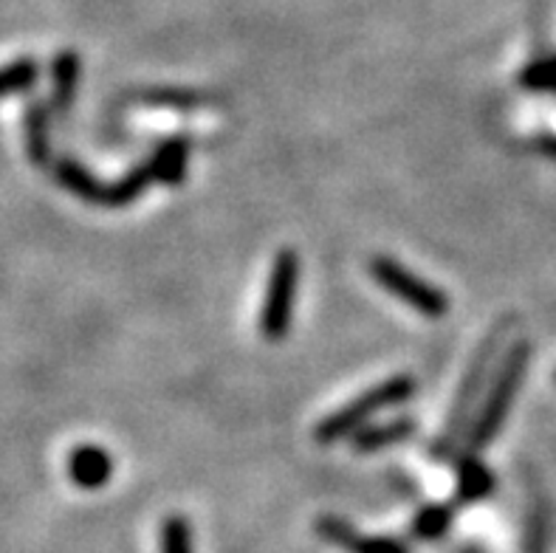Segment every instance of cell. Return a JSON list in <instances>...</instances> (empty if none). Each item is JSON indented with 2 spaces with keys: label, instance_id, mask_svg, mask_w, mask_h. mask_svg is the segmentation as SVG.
<instances>
[{
  "label": "cell",
  "instance_id": "cell-1",
  "mask_svg": "<svg viewBox=\"0 0 556 553\" xmlns=\"http://www.w3.org/2000/svg\"><path fill=\"white\" fill-rule=\"evenodd\" d=\"M515 325V316H501L483 337V342L478 344L475 356L469 359V367H466L458 392H455V399L450 404L446 424L430 447L432 461H452L458 455L460 443L469 438V429L475 424V404H478L480 392L486 390V385H492L497 365H501V353L508 351V337H511Z\"/></svg>",
  "mask_w": 556,
  "mask_h": 553
},
{
  "label": "cell",
  "instance_id": "cell-2",
  "mask_svg": "<svg viewBox=\"0 0 556 553\" xmlns=\"http://www.w3.org/2000/svg\"><path fill=\"white\" fill-rule=\"evenodd\" d=\"M529 359L531 348L526 342H515L503 353L497 373H494L492 385H489L486 401L480 406V413L475 415V424L469 429V438H466V452L469 455H480L483 449L492 447V441L503 429L508 410L515 404L517 390L522 385V376H526V367H529Z\"/></svg>",
  "mask_w": 556,
  "mask_h": 553
},
{
  "label": "cell",
  "instance_id": "cell-3",
  "mask_svg": "<svg viewBox=\"0 0 556 553\" xmlns=\"http://www.w3.org/2000/svg\"><path fill=\"white\" fill-rule=\"evenodd\" d=\"M413 392H416V378L407 376V373L384 378L379 385L367 387L362 395L348 401L345 406H339L337 413H331L328 418L319 420L317 429H314V438H317L319 447H331V443L353 438V435L359 432L362 427H367L376 415L390 410V406L404 404Z\"/></svg>",
  "mask_w": 556,
  "mask_h": 553
},
{
  "label": "cell",
  "instance_id": "cell-4",
  "mask_svg": "<svg viewBox=\"0 0 556 553\" xmlns=\"http://www.w3.org/2000/svg\"><path fill=\"white\" fill-rule=\"evenodd\" d=\"M296 286H300V257H296L294 249H280L275 254L271 272H268L261 323H257L268 342H280V339L289 337L291 319H294Z\"/></svg>",
  "mask_w": 556,
  "mask_h": 553
},
{
  "label": "cell",
  "instance_id": "cell-5",
  "mask_svg": "<svg viewBox=\"0 0 556 553\" xmlns=\"http://www.w3.org/2000/svg\"><path fill=\"white\" fill-rule=\"evenodd\" d=\"M367 272L388 294H393L395 300L404 302L407 309L418 311L427 319H441L450 311V297L441 288L418 277L416 272H409L407 266H402L399 260L388 257V254H376L367 263Z\"/></svg>",
  "mask_w": 556,
  "mask_h": 553
},
{
  "label": "cell",
  "instance_id": "cell-6",
  "mask_svg": "<svg viewBox=\"0 0 556 553\" xmlns=\"http://www.w3.org/2000/svg\"><path fill=\"white\" fill-rule=\"evenodd\" d=\"M314 528L325 542H331L348 553H407L402 542L390 540V537H365L339 517H319Z\"/></svg>",
  "mask_w": 556,
  "mask_h": 553
},
{
  "label": "cell",
  "instance_id": "cell-7",
  "mask_svg": "<svg viewBox=\"0 0 556 553\" xmlns=\"http://www.w3.org/2000/svg\"><path fill=\"white\" fill-rule=\"evenodd\" d=\"M113 475V461L102 447H93V443H85L77 447L68 457V477L71 483L79 486L85 491L102 489L108 486Z\"/></svg>",
  "mask_w": 556,
  "mask_h": 553
},
{
  "label": "cell",
  "instance_id": "cell-8",
  "mask_svg": "<svg viewBox=\"0 0 556 553\" xmlns=\"http://www.w3.org/2000/svg\"><path fill=\"white\" fill-rule=\"evenodd\" d=\"M455 472H458V483H455L458 503H478V500L489 498L494 491L492 469L478 455L466 452L458 461V466H455Z\"/></svg>",
  "mask_w": 556,
  "mask_h": 553
},
{
  "label": "cell",
  "instance_id": "cell-9",
  "mask_svg": "<svg viewBox=\"0 0 556 553\" xmlns=\"http://www.w3.org/2000/svg\"><path fill=\"white\" fill-rule=\"evenodd\" d=\"M187 162H190V144L181 136L164 139L153 150V155H150L155 181L167 184V187H176V184L184 181V176H187Z\"/></svg>",
  "mask_w": 556,
  "mask_h": 553
},
{
  "label": "cell",
  "instance_id": "cell-10",
  "mask_svg": "<svg viewBox=\"0 0 556 553\" xmlns=\"http://www.w3.org/2000/svg\"><path fill=\"white\" fill-rule=\"evenodd\" d=\"M413 432H416V420L404 415V418H393L388 424H367L353 435L351 443L356 452H379V449L407 441Z\"/></svg>",
  "mask_w": 556,
  "mask_h": 553
},
{
  "label": "cell",
  "instance_id": "cell-11",
  "mask_svg": "<svg viewBox=\"0 0 556 553\" xmlns=\"http://www.w3.org/2000/svg\"><path fill=\"white\" fill-rule=\"evenodd\" d=\"M79 71H83V63L74 51H63V54L54 56L51 63V111L65 113L77 97V85H79Z\"/></svg>",
  "mask_w": 556,
  "mask_h": 553
},
{
  "label": "cell",
  "instance_id": "cell-12",
  "mask_svg": "<svg viewBox=\"0 0 556 553\" xmlns=\"http://www.w3.org/2000/svg\"><path fill=\"white\" fill-rule=\"evenodd\" d=\"M54 176H56V181L63 184L71 196H77L79 201L97 203V206H105V187H108V184L97 181V178H93L85 167H79L77 162H71V159L56 162Z\"/></svg>",
  "mask_w": 556,
  "mask_h": 553
},
{
  "label": "cell",
  "instance_id": "cell-13",
  "mask_svg": "<svg viewBox=\"0 0 556 553\" xmlns=\"http://www.w3.org/2000/svg\"><path fill=\"white\" fill-rule=\"evenodd\" d=\"M153 181H155V173H153V164H150L148 159V162H141L139 167L130 169L125 178L108 184L105 206H127V203H134Z\"/></svg>",
  "mask_w": 556,
  "mask_h": 553
},
{
  "label": "cell",
  "instance_id": "cell-14",
  "mask_svg": "<svg viewBox=\"0 0 556 553\" xmlns=\"http://www.w3.org/2000/svg\"><path fill=\"white\" fill-rule=\"evenodd\" d=\"M26 150L28 159L35 164H46L49 162V108L42 105V102H31L26 108Z\"/></svg>",
  "mask_w": 556,
  "mask_h": 553
},
{
  "label": "cell",
  "instance_id": "cell-15",
  "mask_svg": "<svg viewBox=\"0 0 556 553\" xmlns=\"http://www.w3.org/2000/svg\"><path fill=\"white\" fill-rule=\"evenodd\" d=\"M452 517H455L452 505H444V503L424 505L421 512L416 514V519H413V533H416L418 540H427V542L441 540V537L450 531Z\"/></svg>",
  "mask_w": 556,
  "mask_h": 553
},
{
  "label": "cell",
  "instance_id": "cell-16",
  "mask_svg": "<svg viewBox=\"0 0 556 553\" xmlns=\"http://www.w3.org/2000/svg\"><path fill=\"white\" fill-rule=\"evenodd\" d=\"M37 77H40V65L35 60H28V56L14 60L9 65H0V99L28 91L37 83Z\"/></svg>",
  "mask_w": 556,
  "mask_h": 553
},
{
  "label": "cell",
  "instance_id": "cell-17",
  "mask_svg": "<svg viewBox=\"0 0 556 553\" xmlns=\"http://www.w3.org/2000/svg\"><path fill=\"white\" fill-rule=\"evenodd\" d=\"M159 553H195L192 551V528L187 519L178 514L164 519L162 533H159Z\"/></svg>",
  "mask_w": 556,
  "mask_h": 553
},
{
  "label": "cell",
  "instance_id": "cell-18",
  "mask_svg": "<svg viewBox=\"0 0 556 553\" xmlns=\"http://www.w3.org/2000/svg\"><path fill=\"white\" fill-rule=\"evenodd\" d=\"M520 83L522 88H531V91H556V56L526 65Z\"/></svg>",
  "mask_w": 556,
  "mask_h": 553
}]
</instances>
